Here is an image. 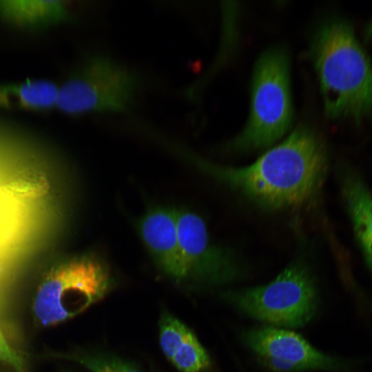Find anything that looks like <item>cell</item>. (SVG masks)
<instances>
[{
  "label": "cell",
  "mask_w": 372,
  "mask_h": 372,
  "mask_svg": "<svg viewBox=\"0 0 372 372\" xmlns=\"http://www.w3.org/2000/svg\"><path fill=\"white\" fill-rule=\"evenodd\" d=\"M326 161L320 138L303 126L247 166L197 161L216 180L269 211L298 210L309 205L321 186Z\"/></svg>",
  "instance_id": "cell-1"
},
{
  "label": "cell",
  "mask_w": 372,
  "mask_h": 372,
  "mask_svg": "<svg viewBox=\"0 0 372 372\" xmlns=\"http://www.w3.org/2000/svg\"><path fill=\"white\" fill-rule=\"evenodd\" d=\"M311 51L327 114L357 120L372 114V65L351 27L342 21L326 23Z\"/></svg>",
  "instance_id": "cell-2"
},
{
  "label": "cell",
  "mask_w": 372,
  "mask_h": 372,
  "mask_svg": "<svg viewBox=\"0 0 372 372\" xmlns=\"http://www.w3.org/2000/svg\"><path fill=\"white\" fill-rule=\"evenodd\" d=\"M292 115L289 55L284 48L273 46L255 65L249 116L230 143L231 149L249 151L272 145L288 131Z\"/></svg>",
  "instance_id": "cell-3"
},
{
  "label": "cell",
  "mask_w": 372,
  "mask_h": 372,
  "mask_svg": "<svg viewBox=\"0 0 372 372\" xmlns=\"http://www.w3.org/2000/svg\"><path fill=\"white\" fill-rule=\"evenodd\" d=\"M138 76L108 56L88 54L58 87L55 107L70 116L122 112L140 89Z\"/></svg>",
  "instance_id": "cell-4"
},
{
  "label": "cell",
  "mask_w": 372,
  "mask_h": 372,
  "mask_svg": "<svg viewBox=\"0 0 372 372\" xmlns=\"http://www.w3.org/2000/svg\"><path fill=\"white\" fill-rule=\"evenodd\" d=\"M223 298L250 317L288 328L306 324L318 306L313 278L307 266L299 260L289 265L267 284L228 291Z\"/></svg>",
  "instance_id": "cell-5"
},
{
  "label": "cell",
  "mask_w": 372,
  "mask_h": 372,
  "mask_svg": "<svg viewBox=\"0 0 372 372\" xmlns=\"http://www.w3.org/2000/svg\"><path fill=\"white\" fill-rule=\"evenodd\" d=\"M112 285L107 267L93 255L63 262L40 285L33 303L35 319L50 326L72 318L103 299Z\"/></svg>",
  "instance_id": "cell-6"
},
{
  "label": "cell",
  "mask_w": 372,
  "mask_h": 372,
  "mask_svg": "<svg viewBox=\"0 0 372 372\" xmlns=\"http://www.w3.org/2000/svg\"><path fill=\"white\" fill-rule=\"evenodd\" d=\"M175 211L185 281L221 285L236 279L240 274L236 260L210 240L204 220L190 211Z\"/></svg>",
  "instance_id": "cell-7"
},
{
  "label": "cell",
  "mask_w": 372,
  "mask_h": 372,
  "mask_svg": "<svg viewBox=\"0 0 372 372\" xmlns=\"http://www.w3.org/2000/svg\"><path fill=\"white\" fill-rule=\"evenodd\" d=\"M243 340L260 361L274 372H344L348 369L342 360L321 352L289 330L274 327L254 328L244 333Z\"/></svg>",
  "instance_id": "cell-8"
},
{
  "label": "cell",
  "mask_w": 372,
  "mask_h": 372,
  "mask_svg": "<svg viewBox=\"0 0 372 372\" xmlns=\"http://www.w3.org/2000/svg\"><path fill=\"white\" fill-rule=\"evenodd\" d=\"M141 237L156 264L177 282L185 275L180 249L175 210L154 208L138 223Z\"/></svg>",
  "instance_id": "cell-9"
},
{
  "label": "cell",
  "mask_w": 372,
  "mask_h": 372,
  "mask_svg": "<svg viewBox=\"0 0 372 372\" xmlns=\"http://www.w3.org/2000/svg\"><path fill=\"white\" fill-rule=\"evenodd\" d=\"M72 18L63 1L0 0V19L22 29H43Z\"/></svg>",
  "instance_id": "cell-10"
},
{
  "label": "cell",
  "mask_w": 372,
  "mask_h": 372,
  "mask_svg": "<svg viewBox=\"0 0 372 372\" xmlns=\"http://www.w3.org/2000/svg\"><path fill=\"white\" fill-rule=\"evenodd\" d=\"M58 87L45 79L0 84V107L45 112L55 107Z\"/></svg>",
  "instance_id": "cell-11"
},
{
  "label": "cell",
  "mask_w": 372,
  "mask_h": 372,
  "mask_svg": "<svg viewBox=\"0 0 372 372\" xmlns=\"http://www.w3.org/2000/svg\"><path fill=\"white\" fill-rule=\"evenodd\" d=\"M342 196L358 239L372 242V192L352 171L341 176Z\"/></svg>",
  "instance_id": "cell-12"
},
{
  "label": "cell",
  "mask_w": 372,
  "mask_h": 372,
  "mask_svg": "<svg viewBox=\"0 0 372 372\" xmlns=\"http://www.w3.org/2000/svg\"><path fill=\"white\" fill-rule=\"evenodd\" d=\"M170 361L181 372H211L212 369L207 351L190 329Z\"/></svg>",
  "instance_id": "cell-13"
},
{
  "label": "cell",
  "mask_w": 372,
  "mask_h": 372,
  "mask_svg": "<svg viewBox=\"0 0 372 372\" xmlns=\"http://www.w3.org/2000/svg\"><path fill=\"white\" fill-rule=\"evenodd\" d=\"M160 344L165 357L170 360L189 329L169 313H165L160 320Z\"/></svg>",
  "instance_id": "cell-14"
},
{
  "label": "cell",
  "mask_w": 372,
  "mask_h": 372,
  "mask_svg": "<svg viewBox=\"0 0 372 372\" xmlns=\"http://www.w3.org/2000/svg\"><path fill=\"white\" fill-rule=\"evenodd\" d=\"M73 359L90 372H142L133 364L109 354H83Z\"/></svg>",
  "instance_id": "cell-15"
},
{
  "label": "cell",
  "mask_w": 372,
  "mask_h": 372,
  "mask_svg": "<svg viewBox=\"0 0 372 372\" xmlns=\"http://www.w3.org/2000/svg\"><path fill=\"white\" fill-rule=\"evenodd\" d=\"M0 362L6 363L17 372H23V362L21 358L8 344L0 327Z\"/></svg>",
  "instance_id": "cell-16"
},
{
  "label": "cell",
  "mask_w": 372,
  "mask_h": 372,
  "mask_svg": "<svg viewBox=\"0 0 372 372\" xmlns=\"http://www.w3.org/2000/svg\"><path fill=\"white\" fill-rule=\"evenodd\" d=\"M358 242L363 250L365 259L372 270V242L365 239H358Z\"/></svg>",
  "instance_id": "cell-17"
}]
</instances>
